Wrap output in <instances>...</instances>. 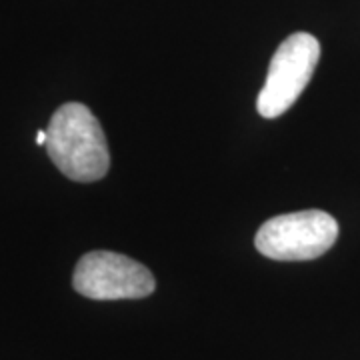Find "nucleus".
I'll return each mask as SVG.
<instances>
[{"label":"nucleus","mask_w":360,"mask_h":360,"mask_svg":"<svg viewBox=\"0 0 360 360\" xmlns=\"http://www.w3.org/2000/svg\"><path fill=\"white\" fill-rule=\"evenodd\" d=\"M44 146L56 168L75 182L101 180L110 168L104 130L86 104H63L52 115Z\"/></svg>","instance_id":"1"},{"label":"nucleus","mask_w":360,"mask_h":360,"mask_svg":"<svg viewBox=\"0 0 360 360\" xmlns=\"http://www.w3.org/2000/svg\"><path fill=\"white\" fill-rule=\"evenodd\" d=\"M338 238V222L322 210H300L266 220L255 236L258 252L272 260H314Z\"/></svg>","instance_id":"2"},{"label":"nucleus","mask_w":360,"mask_h":360,"mask_svg":"<svg viewBox=\"0 0 360 360\" xmlns=\"http://www.w3.org/2000/svg\"><path fill=\"white\" fill-rule=\"evenodd\" d=\"M321 58V42L309 32H295L276 49L257 108L264 118L283 116L307 89Z\"/></svg>","instance_id":"3"},{"label":"nucleus","mask_w":360,"mask_h":360,"mask_svg":"<svg viewBox=\"0 0 360 360\" xmlns=\"http://www.w3.org/2000/svg\"><path fill=\"white\" fill-rule=\"evenodd\" d=\"M72 284L78 295L92 300L144 298L156 288L153 272L130 257L94 250L78 260Z\"/></svg>","instance_id":"4"},{"label":"nucleus","mask_w":360,"mask_h":360,"mask_svg":"<svg viewBox=\"0 0 360 360\" xmlns=\"http://www.w3.org/2000/svg\"><path fill=\"white\" fill-rule=\"evenodd\" d=\"M37 144H39V146H44V144H46V130H39V132H37Z\"/></svg>","instance_id":"5"}]
</instances>
